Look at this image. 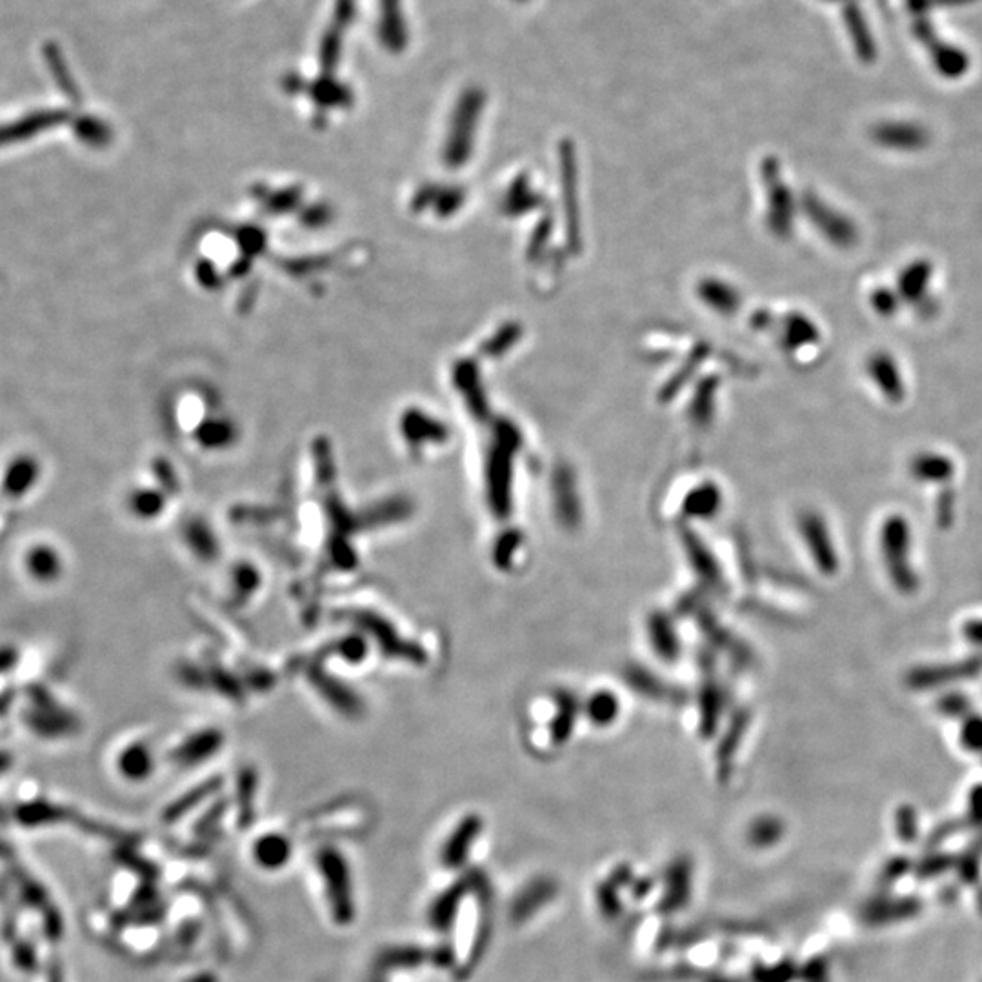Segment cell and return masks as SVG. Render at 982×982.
Segmentation results:
<instances>
[{"instance_id": "5b68a950", "label": "cell", "mask_w": 982, "mask_h": 982, "mask_svg": "<svg viewBox=\"0 0 982 982\" xmlns=\"http://www.w3.org/2000/svg\"><path fill=\"white\" fill-rule=\"evenodd\" d=\"M17 662H19V652L13 646L0 648V675L11 672L17 666Z\"/></svg>"}, {"instance_id": "3957f363", "label": "cell", "mask_w": 982, "mask_h": 982, "mask_svg": "<svg viewBox=\"0 0 982 982\" xmlns=\"http://www.w3.org/2000/svg\"><path fill=\"white\" fill-rule=\"evenodd\" d=\"M26 570L37 582H55L62 573L61 555L50 544H37L26 553Z\"/></svg>"}, {"instance_id": "52a82bcc", "label": "cell", "mask_w": 982, "mask_h": 982, "mask_svg": "<svg viewBox=\"0 0 982 982\" xmlns=\"http://www.w3.org/2000/svg\"><path fill=\"white\" fill-rule=\"evenodd\" d=\"M11 766L10 753L0 752V773L6 772Z\"/></svg>"}, {"instance_id": "8992f818", "label": "cell", "mask_w": 982, "mask_h": 982, "mask_svg": "<svg viewBox=\"0 0 982 982\" xmlns=\"http://www.w3.org/2000/svg\"><path fill=\"white\" fill-rule=\"evenodd\" d=\"M13 699H15V695L11 692L0 695V715H4V713L10 710Z\"/></svg>"}, {"instance_id": "277c9868", "label": "cell", "mask_w": 982, "mask_h": 982, "mask_svg": "<svg viewBox=\"0 0 982 982\" xmlns=\"http://www.w3.org/2000/svg\"><path fill=\"white\" fill-rule=\"evenodd\" d=\"M119 766H121L122 772L126 773L128 777H137V775L141 777L144 770L148 768L146 752L142 750L141 746L128 748V752L122 753Z\"/></svg>"}, {"instance_id": "7a4b0ae2", "label": "cell", "mask_w": 982, "mask_h": 982, "mask_svg": "<svg viewBox=\"0 0 982 982\" xmlns=\"http://www.w3.org/2000/svg\"><path fill=\"white\" fill-rule=\"evenodd\" d=\"M39 473V464L31 457H19L4 473L2 493L10 499H21L39 481Z\"/></svg>"}, {"instance_id": "6da1fadb", "label": "cell", "mask_w": 982, "mask_h": 982, "mask_svg": "<svg viewBox=\"0 0 982 982\" xmlns=\"http://www.w3.org/2000/svg\"><path fill=\"white\" fill-rule=\"evenodd\" d=\"M31 710L26 713V724L31 732L37 733L42 739H62L70 733L77 732L79 722L53 699L46 688L39 684L28 688Z\"/></svg>"}]
</instances>
